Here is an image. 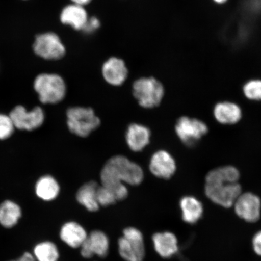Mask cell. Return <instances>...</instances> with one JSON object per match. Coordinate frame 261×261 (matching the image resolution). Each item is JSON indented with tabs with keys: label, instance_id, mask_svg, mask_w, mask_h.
Listing matches in <instances>:
<instances>
[{
	"label": "cell",
	"instance_id": "4dcf8cb0",
	"mask_svg": "<svg viewBox=\"0 0 261 261\" xmlns=\"http://www.w3.org/2000/svg\"><path fill=\"white\" fill-rule=\"evenodd\" d=\"M91 1V0H72V2L74 3V4L84 6L87 4Z\"/></svg>",
	"mask_w": 261,
	"mask_h": 261
},
{
	"label": "cell",
	"instance_id": "8992f818",
	"mask_svg": "<svg viewBox=\"0 0 261 261\" xmlns=\"http://www.w3.org/2000/svg\"><path fill=\"white\" fill-rule=\"evenodd\" d=\"M204 192L212 203L224 208H230L242 193V188L238 182H217L205 184Z\"/></svg>",
	"mask_w": 261,
	"mask_h": 261
},
{
	"label": "cell",
	"instance_id": "ac0fdd59",
	"mask_svg": "<svg viewBox=\"0 0 261 261\" xmlns=\"http://www.w3.org/2000/svg\"><path fill=\"white\" fill-rule=\"evenodd\" d=\"M214 116L217 122L223 125H233L240 121L243 112L237 103L226 101L215 106Z\"/></svg>",
	"mask_w": 261,
	"mask_h": 261
},
{
	"label": "cell",
	"instance_id": "7a4b0ae2",
	"mask_svg": "<svg viewBox=\"0 0 261 261\" xmlns=\"http://www.w3.org/2000/svg\"><path fill=\"white\" fill-rule=\"evenodd\" d=\"M117 250L124 261H144L146 250L142 231L133 226L124 228L117 240Z\"/></svg>",
	"mask_w": 261,
	"mask_h": 261
},
{
	"label": "cell",
	"instance_id": "cb8c5ba5",
	"mask_svg": "<svg viewBox=\"0 0 261 261\" xmlns=\"http://www.w3.org/2000/svg\"><path fill=\"white\" fill-rule=\"evenodd\" d=\"M240 178V172L233 166H224L208 172L205 184L217 182H237Z\"/></svg>",
	"mask_w": 261,
	"mask_h": 261
},
{
	"label": "cell",
	"instance_id": "8fae6325",
	"mask_svg": "<svg viewBox=\"0 0 261 261\" xmlns=\"http://www.w3.org/2000/svg\"><path fill=\"white\" fill-rule=\"evenodd\" d=\"M233 207L237 216L247 223H256L260 219L261 200L252 192L241 193Z\"/></svg>",
	"mask_w": 261,
	"mask_h": 261
},
{
	"label": "cell",
	"instance_id": "4316f807",
	"mask_svg": "<svg viewBox=\"0 0 261 261\" xmlns=\"http://www.w3.org/2000/svg\"><path fill=\"white\" fill-rule=\"evenodd\" d=\"M15 126L11 117L4 114H0V140H5L12 136Z\"/></svg>",
	"mask_w": 261,
	"mask_h": 261
},
{
	"label": "cell",
	"instance_id": "30bf717a",
	"mask_svg": "<svg viewBox=\"0 0 261 261\" xmlns=\"http://www.w3.org/2000/svg\"><path fill=\"white\" fill-rule=\"evenodd\" d=\"M35 54L48 60H57L64 56L65 48L60 38L52 32L39 35L34 44Z\"/></svg>",
	"mask_w": 261,
	"mask_h": 261
},
{
	"label": "cell",
	"instance_id": "7402d4cb",
	"mask_svg": "<svg viewBox=\"0 0 261 261\" xmlns=\"http://www.w3.org/2000/svg\"><path fill=\"white\" fill-rule=\"evenodd\" d=\"M60 19L63 24L71 25L76 30H83L89 19L86 9L76 4L66 6L61 12Z\"/></svg>",
	"mask_w": 261,
	"mask_h": 261
},
{
	"label": "cell",
	"instance_id": "d6986e66",
	"mask_svg": "<svg viewBox=\"0 0 261 261\" xmlns=\"http://www.w3.org/2000/svg\"><path fill=\"white\" fill-rule=\"evenodd\" d=\"M60 184L51 175H44L39 178L35 186V192L37 197L44 202L53 201L60 194Z\"/></svg>",
	"mask_w": 261,
	"mask_h": 261
},
{
	"label": "cell",
	"instance_id": "3957f363",
	"mask_svg": "<svg viewBox=\"0 0 261 261\" xmlns=\"http://www.w3.org/2000/svg\"><path fill=\"white\" fill-rule=\"evenodd\" d=\"M34 90L43 104H56L61 102L66 94V85L63 78L57 74L42 73L35 78Z\"/></svg>",
	"mask_w": 261,
	"mask_h": 261
},
{
	"label": "cell",
	"instance_id": "44dd1931",
	"mask_svg": "<svg viewBox=\"0 0 261 261\" xmlns=\"http://www.w3.org/2000/svg\"><path fill=\"white\" fill-rule=\"evenodd\" d=\"M182 219L185 223L194 224L197 223L203 217V204L194 196H185L179 201Z\"/></svg>",
	"mask_w": 261,
	"mask_h": 261
},
{
	"label": "cell",
	"instance_id": "e0dca14e",
	"mask_svg": "<svg viewBox=\"0 0 261 261\" xmlns=\"http://www.w3.org/2000/svg\"><path fill=\"white\" fill-rule=\"evenodd\" d=\"M150 138V130L138 123L130 124L126 133L127 144L134 152L142 151L149 144Z\"/></svg>",
	"mask_w": 261,
	"mask_h": 261
},
{
	"label": "cell",
	"instance_id": "9a60e30c",
	"mask_svg": "<svg viewBox=\"0 0 261 261\" xmlns=\"http://www.w3.org/2000/svg\"><path fill=\"white\" fill-rule=\"evenodd\" d=\"M128 69L121 59L111 58L103 65L104 79L112 86H121L128 77Z\"/></svg>",
	"mask_w": 261,
	"mask_h": 261
},
{
	"label": "cell",
	"instance_id": "9c48e42d",
	"mask_svg": "<svg viewBox=\"0 0 261 261\" xmlns=\"http://www.w3.org/2000/svg\"><path fill=\"white\" fill-rule=\"evenodd\" d=\"M110 249V240L108 234L102 230L91 231L85 242L80 248V254L83 258L90 259L94 256L104 258Z\"/></svg>",
	"mask_w": 261,
	"mask_h": 261
},
{
	"label": "cell",
	"instance_id": "5bb4252c",
	"mask_svg": "<svg viewBox=\"0 0 261 261\" xmlns=\"http://www.w3.org/2000/svg\"><path fill=\"white\" fill-rule=\"evenodd\" d=\"M152 243L155 252L163 259H169L178 251L177 237L169 231H158L152 236Z\"/></svg>",
	"mask_w": 261,
	"mask_h": 261
},
{
	"label": "cell",
	"instance_id": "f1b7e54d",
	"mask_svg": "<svg viewBox=\"0 0 261 261\" xmlns=\"http://www.w3.org/2000/svg\"><path fill=\"white\" fill-rule=\"evenodd\" d=\"M252 246L254 252L261 256V231L255 234L252 240Z\"/></svg>",
	"mask_w": 261,
	"mask_h": 261
},
{
	"label": "cell",
	"instance_id": "1f68e13d",
	"mask_svg": "<svg viewBox=\"0 0 261 261\" xmlns=\"http://www.w3.org/2000/svg\"><path fill=\"white\" fill-rule=\"evenodd\" d=\"M215 3H218V4H223L226 3L227 0H214Z\"/></svg>",
	"mask_w": 261,
	"mask_h": 261
},
{
	"label": "cell",
	"instance_id": "484cf974",
	"mask_svg": "<svg viewBox=\"0 0 261 261\" xmlns=\"http://www.w3.org/2000/svg\"><path fill=\"white\" fill-rule=\"evenodd\" d=\"M97 200L100 207H109L115 204L117 198L113 192L110 189L103 186H99L97 191Z\"/></svg>",
	"mask_w": 261,
	"mask_h": 261
},
{
	"label": "cell",
	"instance_id": "d4e9b609",
	"mask_svg": "<svg viewBox=\"0 0 261 261\" xmlns=\"http://www.w3.org/2000/svg\"><path fill=\"white\" fill-rule=\"evenodd\" d=\"M244 96L248 99L261 101V80H254L248 81L243 87Z\"/></svg>",
	"mask_w": 261,
	"mask_h": 261
},
{
	"label": "cell",
	"instance_id": "603a6c76",
	"mask_svg": "<svg viewBox=\"0 0 261 261\" xmlns=\"http://www.w3.org/2000/svg\"><path fill=\"white\" fill-rule=\"evenodd\" d=\"M36 261H60L61 253L57 244L50 240L35 245L32 252Z\"/></svg>",
	"mask_w": 261,
	"mask_h": 261
},
{
	"label": "cell",
	"instance_id": "7c38bea8",
	"mask_svg": "<svg viewBox=\"0 0 261 261\" xmlns=\"http://www.w3.org/2000/svg\"><path fill=\"white\" fill-rule=\"evenodd\" d=\"M149 170L156 177L168 179L173 177L177 170L175 159L170 153L160 150L152 156Z\"/></svg>",
	"mask_w": 261,
	"mask_h": 261
},
{
	"label": "cell",
	"instance_id": "6da1fadb",
	"mask_svg": "<svg viewBox=\"0 0 261 261\" xmlns=\"http://www.w3.org/2000/svg\"><path fill=\"white\" fill-rule=\"evenodd\" d=\"M101 185L110 189L117 201L125 200L129 191L126 185L138 186L144 179V172L140 166L123 155L110 158L101 171Z\"/></svg>",
	"mask_w": 261,
	"mask_h": 261
},
{
	"label": "cell",
	"instance_id": "f546056e",
	"mask_svg": "<svg viewBox=\"0 0 261 261\" xmlns=\"http://www.w3.org/2000/svg\"><path fill=\"white\" fill-rule=\"evenodd\" d=\"M8 261H36L32 252H25L19 256L17 258L11 259Z\"/></svg>",
	"mask_w": 261,
	"mask_h": 261
},
{
	"label": "cell",
	"instance_id": "83f0119b",
	"mask_svg": "<svg viewBox=\"0 0 261 261\" xmlns=\"http://www.w3.org/2000/svg\"><path fill=\"white\" fill-rule=\"evenodd\" d=\"M100 22L96 18H91L88 19L83 30L86 32H92L96 31L99 27Z\"/></svg>",
	"mask_w": 261,
	"mask_h": 261
},
{
	"label": "cell",
	"instance_id": "ba28073f",
	"mask_svg": "<svg viewBox=\"0 0 261 261\" xmlns=\"http://www.w3.org/2000/svg\"><path fill=\"white\" fill-rule=\"evenodd\" d=\"M9 116L16 129L28 132L40 128L45 119L43 110L38 106L28 111L24 106H16L11 110Z\"/></svg>",
	"mask_w": 261,
	"mask_h": 261
},
{
	"label": "cell",
	"instance_id": "ffe728a7",
	"mask_svg": "<svg viewBox=\"0 0 261 261\" xmlns=\"http://www.w3.org/2000/svg\"><path fill=\"white\" fill-rule=\"evenodd\" d=\"M99 185L96 181H90L82 185L76 194L78 203L90 212H96L100 210L97 200V191Z\"/></svg>",
	"mask_w": 261,
	"mask_h": 261
},
{
	"label": "cell",
	"instance_id": "2e32d148",
	"mask_svg": "<svg viewBox=\"0 0 261 261\" xmlns=\"http://www.w3.org/2000/svg\"><path fill=\"white\" fill-rule=\"evenodd\" d=\"M22 207L17 202L10 199L0 203V226L11 229L19 223L22 217Z\"/></svg>",
	"mask_w": 261,
	"mask_h": 261
},
{
	"label": "cell",
	"instance_id": "5b68a950",
	"mask_svg": "<svg viewBox=\"0 0 261 261\" xmlns=\"http://www.w3.org/2000/svg\"><path fill=\"white\" fill-rule=\"evenodd\" d=\"M133 92L139 105L145 109L159 106L165 95L164 87L154 77H142L136 81Z\"/></svg>",
	"mask_w": 261,
	"mask_h": 261
},
{
	"label": "cell",
	"instance_id": "52a82bcc",
	"mask_svg": "<svg viewBox=\"0 0 261 261\" xmlns=\"http://www.w3.org/2000/svg\"><path fill=\"white\" fill-rule=\"evenodd\" d=\"M175 130L179 140L191 146L206 135L208 129L206 124L200 120L182 116L176 123Z\"/></svg>",
	"mask_w": 261,
	"mask_h": 261
},
{
	"label": "cell",
	"instance_id": "4fadbf2b",
	"mask_svg": "<svg viewBox=\"0 0 261 261\" xmlns=\"http://www.w3.org/2000/svg\"><path fill=\"white\" fill-rule=\"evenodd\" d=\"M89 232L79 222H65L60 227L59 237L64 244L72 249H80L86 240Z\"/></svg>",
	"mask_w": 261,
	"mask_h": 261
},
{
	"label": "cell",
	"instance_id": "277c9868",
	"mask_svg": "<svg viewBox=\"0 0 261 261\" xmlns=\"http://www.w3.org/2000/svg\"><path fill=\"white\" fill-rule=\"evenodd\" d=\"M67 125L74 135L87 138L100 125V120L91 108H70L67 112Z\"/></svg>",
	"mask_w": 261,
	"mask_h": 261
}]
</instances>
